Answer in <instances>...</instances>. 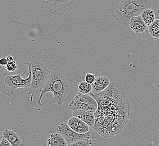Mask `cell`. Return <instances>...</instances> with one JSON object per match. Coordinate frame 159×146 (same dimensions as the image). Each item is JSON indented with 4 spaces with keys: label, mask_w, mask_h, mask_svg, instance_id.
<instances>
[{
    "label": "cell",
    "mask_w": 159,
    "mask_h": 146,
    "mask_svg": "<svg viewBox=\"0 0 159 146\" xmlns=\"http://www.w3.org/2000/svg\"><path fill=\"white\" fill-rule=\"evenodd\" d=\"M89 95L98 104L93 130L104 138L121 133L128 123L132 111L130 101L121 85L112 82L103 91L91 92Z\"/></svg>",
    "instance_id": "6da1fadb"
},
{
    "label": "cell",
    "mask_w": 159,
    "mask_h": 146,
    "mask_svg": "<svg viewBox=\"0 0 159 146\" xmlns=\"http://www.w3.org/2000/svg\"><path fill=\"white\" fill-rule=\"evenodd\" d=\"M45 65L50 71V75L40 92L37 105L43 106L41 102L43 96L48 92H52L54 96L48 104L60 106L65 102L71 89L79 84V74L64 58L47 61Z\"/></svg>",
    "instance_id": "7a4b0ae2"
},
{
    "label": "cell",
    "mask_w": 159,
    "mask_h": 146,
    "mask_svg": "<svg viewBox=\"0 0 159 146\" xmlns=\"http://www.w3.org/2000/svg\"><path fill=\"white\" fill-rule=\"evenodd\" d=\"M153 5L150 0H120L114 16L120 25L128 28L130 19L140 15L143 10L151 9Z\"/></svg>",
    "instance_id": "3957f363"
},
{
    "label": "cell",
    "mask_w": 159,
    "mask_h": 146,
    "mask_svg": "<svg viewBox=\"0 0 159 146\" xmlns=\"http://www.w3.org/2000/svg\"><path fill=\"white\" fill-rule=\"evenodd\" d=\"M22 65H27L30 67L32 79L31 85L28 88V94L30 96V101L34 100L35 94H40L43 86L45 85L50 75V71L48 69L43 62L37 61L36 58L30 62H25Z\"/></svg>",
    "instance_id": "277c9868"
},
{
    "label": "cell",
    "mask_w": 159,
    "mask_h": 146,
    "mask_svg": "<svg viewBox=\"0 0 159 146\" xmlns=\"http://www.w3.org/2000/svg\"><path fill=\"white\" fill-rule=\"evenodd\" d=\"M28 67L29 74L27 78H23L21 74L16 75H11L7 73L3 74L1 79V84L2 86V92L7 97L11 96L15 93L17 89L28 88L31 85L32 75L30 67Z\"/></svg>",
    "instance_id": "5b68a950"
},
{
    "label": "cell",
    "mask_w": 159,
    "mask_h": 146,
    "mask_svg": "<svg viewBox=\"0 0 159 146\" xmlns=\"http://www.w3.org/2000/svg\"><path fill=\"white\" fill-rule=\"evenodd\" d=\"M77 0H41V8L46 9L53 15L61 16L66 9L72 10Z\"/></svg>",
    "instance_id": "8992f818"
},
{
    "label": "cell",
    "mask_w": 159,
    "mask_h": 146,
    "mask_svg": "<svg viewBox=\"0 0 159 146\" xmlns=\"http://www.w3.org/2000/svg\"><path fill=\"white\" fill-rule=\"evenodd\" d=\"M68 107L72 111L86 110L95 113L98 108V104L90 95L79 93L71 100Z\"/></svg>",
    "instance_id": "52a82bcc"
},
{
    "label": "cell",
    "mask_w": 159,
    "mask_h": 146,
    "mask_svg": "<svg viewBox=\"0 0 159 146\" xmlns=\"http://www.w3.org/2000/svg\"><path fill=\"white\" fill-rule=\"evenodd\" d=\"M57 133L61 134L63 137L64 140L67 142L68 145L71 143H74L77 140H86L90 139L91 137V132L89 131L85 134H79L74 131L70 129L67 124L65 122L61 123L56 128Z\"/></svg>",
    "instance_id": "ba28073f"
},
{
    "label": "cell",
    "mask_w": 159,
    "mask_h": 146,
    "mask_svg": "<svg viewBox=\"0 0 159 146\" xmlns=\"http://www.w3.org/2000/svg\"><path fill=\"white\" fill-rule=\"evenodd\" d=\"M67 125L74 131L79 134H85L90 131V127L76 117L72 116L68 120Z\"/></svg>",
    "instance_id": "9c48e42d"
},
{
    "label": "cell",
    "mask_w": 159,
    "mask_h": 146,
    "mask_svg": "<svg viewBox=\"0 0 159 146\" xmlns=\"http://www.w3.org/2000/svg\"><path fill=\"white\" fill-rule=\"evenodd\" d=\"M72 115L81 120L90 127L93 128L95 124L94 113L86 110H76L72 111Z\"/></svg>",
    "instance_id": "30bf717a"
},
{
    "label": "cell",
    "mask_w": 159,
    "mask_h": 146,
    "mask_svg": "<svg viewBox=\"0 0 159 146\" xmlns=\"http://www.w3.org/2000/svg\"><path fill=\"white\" fill-rule=\"evenodd\" d=\"M110 79L105 76H99L96 78L94 82L92 84V93H98L103 91L110 85Z\"/></svg>",
    "instance_id": "8fae6325"
},
{
    "label": "cell",
    "mask_w": 159,
    "mask_h": 146,
    "mask_svg": "<svg viewBox=\"0 0 159 146\" xmlns=\"http://www.w3.org/2000/svg\"><path fill=\"white\" fill-rule=\"evenodd\" d=\"M129 25V28L137 34L143 33L147 28V25L144 23L141 15L134 16L130 19Z\"/></svg>",
    "instance_id": "7c38bea8"
},
{
    "label": "cell",
    "mask_w": 159,
    "mask_h": 146,
    "mask_svg": "<svg viewBox=\"0 0 159 146\" xmlns=\"http://www.w3.org/2000/svg\"><path fill=\"white\" fill-rule=\"evenodd\" d=\"M2 135L4 138L9 142L12 146H22L23 144L21 138L16 131L5 129L2 131Z\"/></svg>",
    "instance_id": "4fadbf2b"
},
{
    "label": "cell",
    "mask_w": 159,
    "mask_h": 146,
    "mask_svg": "<svg viewBox=\"0 0 159 146\" xmlns=\"http://www.w3.org/2000/svg\"><path fill=\"white\" fill-rule=\"evenodd\" d=\"M47 146H68V144L61 134L52 133L47 140Z\"/></svg>",
    "instance_id": "5bb4252c"
},
{
    "label": "cell",
    "mask_w": 159,
    "mask_h": 146,
    "mask_svg": "<svg viewBox=\"0 0 159 146\" xmlns=\"http://www.w3.org/2000/svg\"><path fill=\"white\" fill-rule=\"evenodd\" d=\"M140 15L147 27L150 26L156 20L155 14L152 9L143 10L141 12Z\"/></svg>",
    "instance_id": "9a60e30c"
},
{
    "label": "cell",
    "mask_w": 159,
    "mask_h": 146,
    "mask_svg": "<svg viewBox=\"0 0 159 146\" xmlns=\"http://www.w3.org/2000/svg\"><path fill=\"white\" fill-rule=\"evenodd\" d=\"M148 31L150 35L154 38H159V19H156L150 26H148Z\"/></svg>",
    "instance_id": "2e32d148"
},
{
    "label": "cell",
    "mask_w": 159,
    "mask_h": 146,
    "mask_svg": "<svg viewBox=\"0 0 159 146\" xmlns=\"http://www.w3.org/2000/svg\"><path fill=\"white\" fill-rule=\"evenodd\" d=\"M78 91L79 93L89 94L92 92V84L86 82L85 81L81 82L78 84Z\"/></svg>",
    "instance_id": "e0dca14e"
},
{
    "label": "cell",
    "mask_w": 159,
    "mask_h": 146,
    "mask_svg": "<svg viewBox=\"0 0 159 146\" xmlns=\"http://www.w3.org/2000/svg\"><path fill=\"white\" fill-rule=\"evenodd\" d=\"M68 146H94V145L90 139H86L77 140L74 143L68 145Z\"/></svg>",
    "instance_id": "ac0fdd59"
},
{
    "label": "cell",
    "mask_w": 159,
    "mask_h": 146,
    "mask_svg": "<svg viewBox=\"0 0 159 146\" xmlns=\"http://www.w3.org/2000/svg\"><path fill=\"white\" fill-rule=\"evenodd\" d=\"M5 67L6 69V70H7L9 72H14L16 70H17V69H18V67H17L16 60L8 62Z\"/></svg>",
    "instance_id": "d6986e66"
},
{
    "label": "cell",
    "mask_w": 159,
    "mask_h": 146,
    "mask_svg": "<svg viewBox=\"0 0 159 146\" xmlns=\"http://www.w3.org/2000/svg\"><path fill=\"white\" fill-rule=\"evenodd\" d=\"M96 79L95 75L92 74V73H87L85 75V82H86L92 84Z\"/></svg>",
    "instance_id": "ffe728a7"
},
{
    "label": "cell",
    "mask_w": 159,
    "mask_h": 146,
    "mask_svg": "<svg viewBox=\"0 0 159 146\" xmlns=\"http://www.w3.org/2000/svg\"><path fill=\"white\" fill-rule=\"evenodd\" d=\"M0 146H12V145L5 138H3L1 142L0 143Z\"/></svg>",
    "instance_id": "44dd1931"
},
{
    "label": "cell",
    "mask_w": 159,
    "mask_h": 146,
    "mask_svg": "<svg viewBox=\"0 0 159 146\" xmlns=\"http://www.w3.org/2000/svg\"><path fill=\"white\" fill-rule=\"evenodd\" d=\"M7 62H8V61L7 60L6 58H0V65L5 67L7 64Z\"/></svg>",
    "instance_id": "7402d4cb"
},
{
    "label": "cell",
    "mask_w": 159,
    "mask_h": 146,
    "mask_svg": "<svg viewBox=\"0 0 159 146\" xmlns=\"http://www.w3.org/2000/svg\"><path fill=\"white\" fill-rule=\"evenodd\" d=\"M6 59H7V60L8 62H10V61H14V60H14V58L12 57V56H8L7 58H6Z\"/></svg>",
    "instance_id": "603a6c76"
},
{
    "label": "cell",
    "mask_w": 159,
    "mask_h": 146,
    "mask_svg": "<svg viewBox=\"0 0 159 146\" xmlns=\"http://www.w3.org/2000/svg\"><path fill=\"white\" fill-rule=\"evenodd\" d=\"M3 138V135H2V132H1L0 131V143L1 142V141L2 140V139Z\"/></svg>",
    "instance_id": "cb8c5ba5"
}]
</instances>
